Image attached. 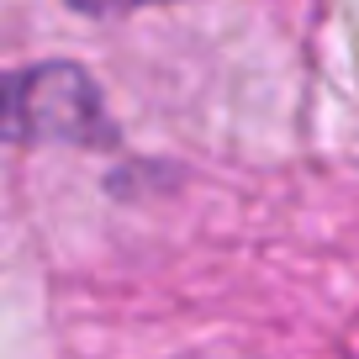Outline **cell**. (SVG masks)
Listing matches in <instances>:
<instances>
[{
  "label": "cell",
  "mask_w": 359,
  "mask_h": 359,
  "mask_svg": "<svg viewBox=\"0 0 359 359\" xmlns=\"http://www.w3.org/2000/svg\"><path fill=\"white\" fill-rule=\"evenodd\" d=\"M0 143L116 148V122L79 64L0 69Z\"/></svg>",
  "instance_id": "1"
},
{
  "label": "cell",
  "mask_w": 359,
  "mask_h": 359,
  "mask_svg": "<svg viewBox=\"0 0 359 359\" xmlns=\"http://www.w3.org/2000/svg\"><path fill=\"white\" fill-rule=\"evenodd\" d=\"M69 6H79V11H90V16H111V11H137V6H154V0H69Z\"/></svg>",
  "instance_id": "2"
}]
</instances>
